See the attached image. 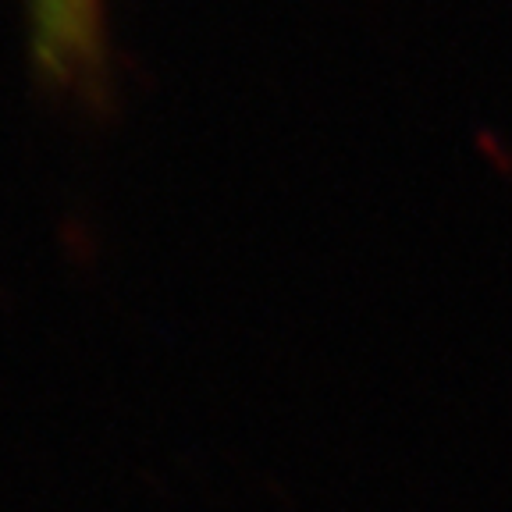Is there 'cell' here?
Instances as JSON below:
<instances>
[{"label":"cell","instance_id":"obj_1","mask_svg":"<svg viewBox=\"0 0 512 512\" xmlns=\"http://www.w3.org/2000/svg\"><path fill=\"white\" fill-rule=\"evenodd\" d=\"M36 54L54 75H72L93 57L96 0H32Z\"/></svg>","mask_w":512,"mask_h":512}]
</instances>
